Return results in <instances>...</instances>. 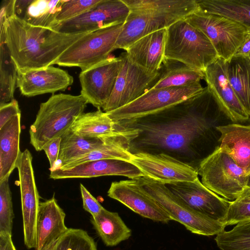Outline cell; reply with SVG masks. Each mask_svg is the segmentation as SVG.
I'll return each mask as SVG.
<instances>
[{
  "label": "cell",
  "mask_w": 250,
  "mask_h": 250,
  "mask_svg": "<svg viewBox=\"0 0 250 250\" xmlns=\"http://www.w3.org/2000/svg\"><path fill=\"white\" fill-rule=\"evenodd\" d=\"M62 0H33L22 19L35 25L51 27L60 10Z\"/></svg>",
  "instance_id": "cell-33"
},
{
  "label": "cell",
  "mask_w": 250,
  "mask_h": 250,
  "mask_svg": "<svg viewBox=\"0 0 250 250\" xmlns=\"http://www.w3.org/2000/svg\"><path fill=\"white\" fill-rule=\"evenodd\" d=\"M61 137L60 149L57 161L59 163L55 168H62L70 162L97 149L104 143L101 137L91 139L83 138L74 133L70 128Z\"/></svg>",
  "instance_id": "cell-31"
},
{
  "label": "cell",
  "mask_w": 250,
  "mask_h": 250,
  "mask_svg": "<svg viewBox=\"0 0 250 250\" xmlns=\"http://www.w3.org/2000/svg\"><path fill=\"white\" fill-rule=\"evenodd\" d=\"M46 250H98L94 239L80 229L68 228Z\"/></svg>",
  "instance_id": "cell-35"
},
{
  "label": "cell",
  "mask_w": 250,
  "mask_h": 250,
  "mask_svg": "<svg viewBox=\"0 0 250 250\" xmlns=\"http://www.w3.org/2000/svg\"><path fill=\"white\" fill-rule=\"evenodd\" d=\"M21 114L0 128V181L9 177L22 152L20 148Z\"/></svg>",
  "instance_id": "cell-25"
},
{
  "label": "cell",
  "mask_w": 250,
  "mask_h": 250,
  "mask_svg": "<svg viewBox=\"0 0 250 250\" xmlns=\"http://www.w3.org/2000/svg\"><path fill=\"white\" fill-rule=\"evenodd\" d=\"M120 57L109 56L103 61L81 71V95L98 109H103L113 91L120 66Z\"/></svg>",
  "instance_id": "cell-14"
},
{
  "label": "cell",
  "mask_w": 250,
  "mask_h": 250,
  "mask_svg": "<svg viewBox=\"0 0 250 250\" xmlns=\"http://www.w3.org/2000/svg\"><path fill=\"white\" fill-rule=\"evenodd\" d=\"M185 19L208 38L219 58L227 62L233 57L249 33L239 23L220 15L197 12Z\"/></svg>",
  "instance_id": "cell-9"
},
{
  "label": "cell",
  "mask_w": 250,
  "mask_h": 250,
  "mask_svg": "<svg viewBox=\"0 0 250 250\" xmlns=\"http://www.w3.org/2000/svg\"><path fill=\"white\" fill-rule=\"evenodd\" d=\"M32 1L33 0H15V11L16 15L20 18L21 17V16L22 15L23 18L28 7Z\"/></svg>",
  "instance_id": "cell-44"
},
{
  "label": "cell",
  "mask_w": 250,
  "mask_h": 250,
  "mask_svg": "<svg viewBox=\"0 0 250 250\" xmlns=\"http://www.w3.org/2000/svg\"><path fill=\"white\" fill-rule=\"evenodd\" d=\"M137 134L135 129L124 127L116 133L99 137L104 141L99 147L70 162L60 169H67L84 162L102 159H115L130 162L132 155L130 143Z\"/></svg>",
  "instance_id": "cell-21"
},
{
  "label": "cell",
  "mask_w": 250,
  "mask_h": 250,
  "mask_svg": "<svg viewBox=\"0 0 250 250\" xmlns=\"http://www.w3.org/2000/svg\"><path fill=\"white\" fill-rule=\"evenodd\" d=\"M203 89L200 83L187 86L151 89L129 104L106 113L115 122L135 119L185 101Z\"/></svg>",
  "instance_id": "cell-10"
},
{
  "label": "cell",
  "mask_w": 250,
  "mask_h": 250,
  "mask_svg": "<svg viewBox=\"0 0 250 250\" xmlns=\"http://www.w3.org/2000/svg\"><path fill=\"white\" fill-rule=\"evenodd\" d=\"M123 128L118 122L112 120L106 112L98 109L82 113L70 129L77 135L91 139L116 133Z\"/></svg>",
  "instance_id": "cell-26"
},
{
  "label": "cell",
  "mask_w": 250,
  "mask_h": 250,
  "mask_svg": "<svg viewBox=\"0 0 250 250\" xmlns=\"http://www.w3.org/2000/svg\"><path fill=\"white\" fill-rule=\"evenodd\" d=\"M67 71L51 66L35 69L17 70V87L26 97L64 91L73 83Z\"/></svg>",
  "instance_id": "cell-19"
},
{
  "label": "cell",
  "mask_w": 250,
  "mask_h": 250,
  "mask_svg": "<svg viewBox=\"0 0 250 250\" xmlns=\"http://www.w3.org/2000/svg\"><path fill=\"white\" fill-rule=\"evenodd\" d=\"M80 187L84 209L90 213L91 216L97 215L104 207L82 184H80Z\"/></svg>",
  "instance_id": "cell-39"
},
{
  "label": "cell",
  "mask_w": 250,
  "mask_h": 250,
  "mask_svg": "<svg viewBox=\"0 0 250 250\" xmlns=\"http://www.w3.org/2000/svg\"><path fill=\"white\" fill-rule=\"evenodd\" d=\"M224 114L207 86L196 95L162 110L117 122L137 131L130 143L131 153H164L197 170L212 152L213 123Z\"/></svg>",
  "instance_id": "cell-1"
},
{
  "label": "cell",
  "mask_w": 250,
  "mask_h": 250,
  "mask_svg": "<svg viewBox=\"0 0 250 250\" xmlns=\"http://www.w3.org/2000/svg\"><path fill=\"white\" fill-rule=\"evenodd\" d=\"M21 114L18 101L13 99L10 102L0 106V128L14 116Z\"/></svg>",
  "instance_id": "cell-41"
},
{
  "label": "cell",
  "mask_w": 250,
  "mask_h": 250,
  "mask_svg": "<svg viewBox=\"0 0 250 250\" xmlns=\"http://www.w3.org/2000/svg\"><path fill=\"white\" fill-rule=\"evenodd\" d=\"M220 134L219 148L229 155L249 175L250 174V125L232 123L216 126Z\"/></svg>",
  "instance_id": "cell-24"
},
{
  "label": "cell",
  "mask_w": 250,
  "mask_h": 250,
  "mask_svg": "<svg viewBox=\"0 0 250 250\" xmlns=\"http://www.w3.org/2000/svg\"><path fill=\"white\" fill-rule=\"evenodd\" d=\"M5 42L17 69L43 68L54 64L75 42L90 32L66 33L32 25L14 15L0 23Z\"/></svg>",
  "instance_id": "cell-2"
},
{
  "label": "cell",
  "mask_w": 250,
  "mask_h": 250,
  "mask_svg": "<svg viewBox=\"0 0 250 250\" xmlns=\"http://www.w3.org/2000/svg\"><path fill=\"white\" fill-rule=\"evenodd\" d=\"M124 24L104 26L87 33L67 48L54 64L83 71L103 61L115 50Z\"/></svg>",
  "instance_id": "cell-8"
},
{
  "label": "cell",
  "mask_w": 250,
  "mask_h": 250,
  "mask_svg": "<svg viewBox=\"0 0 250 250\" xmlns=\"http://www.w3.org/2000/svg\"><path fill=\"white\" fill-rule=\"evenodd\" d=\"M229 81L240 103L250 117V61L233 57L227 62Z\"/></svg>",
  "instance_id": "cell-30"
},
{
  "label": "cell",
  "mask_w": 250,
  "mask_h": 250,
  "mask_svg": "<svg viewBox=\"0 0 250 250\" xmlns=\"http://www.w3.org/2000/svg\"><path fill=\"white\" fill-rule=\"evenodd\" d=\"M0 106L14 99L17 69L3 42H0Z\"/></svg>",
  "instance_id": "cell-32"
},
{
  "label": "cell",
  "mask_w": 250,
  "mask_h": 250,
  "mask_svg": "<svg viewBox=\"0 0 250 250\" xmlns=\"http://www.w3.org/2000/svg\"><path fill=\"white\" fill-rule=\"evenodd\" d=\"M107 195L145 218L164 223L172 220L137 179L112 182Z\"/></svg>",
  "instance_id": "cell-17"
},
{
  "label": "cell",
  "mask_w": 250,
  "mask_h": 250,
  "mask_svg": "<svg viewBox=\"0 0 250 250\" xmlns=\"http://www.w3.org/2000/svg\"><path fill=\"white\" fill-rule=\"evenodd\" d=\"M65 213L53 197L40 202L37 223L35 250H46L68 229L64 224Z\"/></svg>",
  "instance_id": "cell-22"
},
{
  "label": "cell",
  "mask_w": 250,
  "mask_h": 250,
  "mask_svg": "<svg viewBox=\"0 0 250 250\" xmlns=\"http://www.w3.org/2000/svg\"><path fill=\"white\" fill-rule=\"evenodd\" d=\"M130 13L114 49L126 50L151 33L167 29L199 10L196 0H123Z\"/></svg>",
  "instance_id": "cell-3"
},
{
  "label": "cell",
  "mask_w": 250,
  "mask_h": 250,
  "mask_svg": "<svg viewBox=\"0 0 250 250\" xmlns=\"http://www.w3.org/2000/svg\"><path fill=\"white\" fill-rule=\"evenodd\" d=\"M167 29L145 36L126 50L130 61L150 72L160 70L164 59Z\"/></svg>",
  "instance_id": "cell-23"
},
{
  "label": "cell",
  "mask_w": 250,
  "mask_h": 250,
  "mask_svg": "<svg viewBox=\"0 0 250 250\" xmlns=\"http://www.w3.org/2000/svg\"><path fill=\"white\" fill-rule=\"evenodd\" d=\"M161 71L160 78L152 89L187 86L200 83L204 79L203 72L170 59L164 58Z\"/></svg>",
  "instance_id": "cell-28"
},
{
  "label": "cell",
  "mask_w": 250,
  "mask_h": 250,
  "mask_svg": "<svg viewBox=\"0 0 250 250\" xmlns=\"http://www.w3.org/2000/svg\"><path fill=\"white\" fill-rule=\"evenodd\" d=\"M16 168L21 195L24 242L27 249H35L40 202L32 166V156L28 149L21 152Z\"/></svg>",
  "instance_id": "cell-12"
},
{
  "label": "cell",
  "mask_w": 250,
  "mask_h": 250,
  "mask_svg": "<svg viewBox=\"0 0 250 250\" xmlns=\"http://www.w3.org/2000/svg\"><path fill=\"white\" fill-rule=\"evenodd\" d=\"M198 12L220 15L243 26L250 32V0H196Z\"/></svg>",
  "instance_id": "cell-29"
},
{
  "label": "cell",
  "mask_w": 250,
  "mask_h": 250,
  "mask_svg": "<svg viewBox=\"0 0 250 250\" xmlns=\"http://www.w3.org/2000/svg\"><path fill=\"white\" fill-rule=\"evenodd\" d=\"M239 198L250 201V188L247 187Z\"/></svg>",
  "instance_id": "cell-45"
},
{
  "label": "cell",
  "mask_w": 250,
  "mask_h": 250,
  "mask_svg": "<svg viewBox=\"0 0 250 250\" xmlns=\"http://www.w3.org/2000/svg\"><path fill=\"white\" fill-rule=\"evenodd\" d=\"M100 1L62 0L60 10L56 16L54 23L66 21L78 17L91 9Z\"/></svg>",
  "instance_id": "cell-37"
},
{
  "label": "cell",
  "mask_w": 250,
  "mask_h": 250,
  "mask_svg": "<svg viewBox=\"0 0 250 250\" xmlns=\"http://www.w3.org/2000/svg\"><path fill=\"white\" fill-rule=\"evenodd\" d=\"M0 250H16L12 239V234H0Z\"/></svg>",
  "instance_id": "cell-43"
},
{
  "label": "cell",
  "mask_w": 250,
  "mask_h": 250,
  "mask_svg": "<svg viewBox=\"0 0 250 250\" xmlns=\"http://www.w3.org/2000/svg\"><path fill=\"white\" fill-rule=\"evenodd\" d=\"M166 185L189 208L220 222L225 216L231 203L206 187L199 178L192 182Z\"/></svg>",
  "instance_id": "cell-16"
},
{
  "label": "cell",
  "mask_w": 250,
  "mask_h": 250,
  "mask_svg": "<svg viewBox=\"0 0 250 250\" xmlns=\"http://www.w3.org/2000/svg\"><path fill=\"white\" fill-rule=\"evenodd\" d=\"M250 55V32L238 48L233 57L248 58Z\"/></svg>",
  "instance_id": "cell-42"
},
{
  "label": "cell",
  "mask_w": 250,
  "mask_h": 250,
  "mask_svg": "<svg viewBox=\"0 0 250 250\" xmlns=\"http://www.w3.org/2000/svg\"><path fill=\"white\" fill-rule=\"evenodd\" d=\"M197 170L206 187L229 201L239 198L247 187L249 175L219 146L202 160Z\"/></svg>",
  "instance_id": "cell-6"
},
{
  "label": "cell",
  "mask_w": 250,
  "mask_h": 250,
  "mask_svg": "<svg viewBox=\"0 0 250 250\" xmlns=\"http://www.w3.org/2000/svg\"><path fill=\"white\" fill-rule=\"evenodd\" d=\"M215 241L221 250H250V221L224 230L216 235Z\"/></svg>",
  "instance_id": "cell-34"
},
{
  "label": "cell",
  "mask_w": 250,
  "mask_h": 250,
  "mask_svg": "<svg viewBox=\"0 0 250 250\" xmlns=\"http://www.w3.org/2000/svg\"><path fill=\"white\" fill-rule=\"evenodd\" d=\"M129 13L128 7L123 0H101L83 14L54 23L51 28L66 33L88 32L105 26L124 23Z\"/></svg>",
  "instance_id": "cell-13"
},
{
  "label": "cell",
  "mask_w": 250,
  "mask_h": 250,
  "mask_svg": "<svg viewBox=\"0 0 250 250\" xmlns=\"http://www.w3.org/2000/svg\"><path fill=\"white\" fill-rule=\"evenodd\" d=\"M250 221V201L238 198L231 201L226 214L221 221L226 226Z\"/></svg>",
  "instance_id": "cell-38"
},
{
  "label": "cell",
  "mask_w": 250,
  "mask_h": 250,
  "mask_svg": "<svg viewBox=\"0 0 250 250\" xmlns=\"http://www.w3.org/2000/svg\"><path fill=\"white\" fill-rule=\"evenodd\" d=\"M137 179L148 193L169 215L172 220L183 225L192 233L213 236L225 230L226 226L224 224L189 208L165 184L146 176Z\"/></svg>",
  "instance_id": "cell-7"
},
{
  "label": "cell",
  "mask_w": 250,
  "mask_h": 250,
  "mask_svg": "<svg viewBox=\"0 0 250 250\" xmlns=\"http://www.w3.org/2000/svg\"><path fill=\"white\" fill-rule=\"evenodd\" d=\"M90 222L98 235L106 246H116L128 239L131 235V229L125 225L119 214L104 208Z\"/></svg>",
  "instance_id": "cell-27"
},
{
  "label": "cell",
  "mask_w": 250,
  "mask_h": 250,
  "mask_svg": "<svg viewBox=\"0 0 250 250\" xmlns=\"http://www.w3.org/2000/svg\"><path fill=\"white\" fill-rule=\"evenodd\" d=\"M247 187L250 188V174L249 175V176H248Z\"/></svg>",
  "instance_id": "cell-46"
},
{
  "label": "cell",
  "mask_w": 250,
  "mask_h": 250,
  "mask_svg": "<svg viewBox=\"0 0 250 250\" xmlns=\"http://www.w3.org/2000/svg\"><path fill=\"white\" fill-rule=\"evenodd\" d=\"M120 66L113 91L103 110L108 112L136 100L159 81L161 71L150 72L133 63L126 52L119 56Z\"/></svg>",
  "instance_id": "cell-11"
},
{
  "label": "cell",
  "mask_w": 250,
  "mask_h": 250,
  "mask_svg": "<svg viewBox=\"0 0 250 250\" xmlns=\"http://www.w3.org/2000/svg\"><path fill=\"white\" fill-rule=\"evenodd\" d=\"M130 162L139 168L144 176L165 185L192 182L198 178L196 169L164 153H132Z\"/></svg>",
  "instance_id": "cell-15"
},
{
  "label": "cell",
  "mask_w": 250,
  "mask_h": 250,
  "mask_svg": "<svg viewBox=\"0 0 250 250\" xmlns=\"http://www.w3.org/2000/svg\"><path fill=\"white\" fill-rule=\"evenodd\" d=\"M88 104L81 94L52 95L41 104L36 119L29 128L30 143L36 151L70 128Z\"/></svg>",
  "instance_id": "cell-4"
},
{
  "label": "cell",
  "mask_w": 250,
  "mask_h": 250,
  "mask_svg": "<svg viewBox=\"0 0 250 250\" xmlns=\"http://www.w3.org/2000/svg\"><path fill=\"white\" fill-rule=\"evenodd\" d=\"M204 74L208 86L229 119L237 123L246 121L250 118L229 81L227 62L218 58L207 67Z\"/></svg>",
  "instance_id": "cell-18"
},
{
  "label": "cell",
  "mask_w": 250,
  "mask_h": 250,
  "mask_svg": "<svg viewBox=\"0 0 250 250\" xmlns=\"http://www.w3.org/2000/svg\"><path fill=\"white\" fill-rule=\"evenodd\" d=\"M61 137H58L47 143L42 147L49 162L50 170L56 167L60 152Z\"/></svg>",
  "instance_id": "cell-40"
},
{
  "label": "cell",
  "mask_w": 250,
  "mask_h": 250,
  "mask_svg": "<svg viewBox=\"0 0 250 250\" xmlns=\"http://www.w3.org/2000/svg\"><path fill=\"white\" fill-rule=\"evenodd\" d=\"M9 177L0 181V234H12L14 217Z\"/></svg>",
  "instance_id": "cell-36"
},
{
  "label": "cell",
  "mask_w": 250,
  "mask_h": 250,
  "mask_svg": "<svg viewBox=\"0 0 250 250\" xmlns=\"http://www.w3.org/2000/svg\"><path fill=\"white\" fill-rule=\"evenodd\" d=\"M218 58L208 38L185 19L167 29L165 59L179 61L204 72Z\"/></svg>",
  "instance_id": "cell-5"
},
{
  "label": "cell",
  "mask_w": 250,
  "mask_h": 250,
  "mask_svg": "<svg viewBox=\"0 0 250 250\" xmlns=\"http://www.w3.org/2000/svg\"><path fill=\"white\" fill-rule=\"evenodd\" d=\"M248 58H249V60H250V55H249V56Z\"/></svg>",
  "instance_id": "cell-47"
},
{
  "label": "cell",
  "mask_w": 250,
  "mask_h": 250,
  "mask_svg": "<svg viewBox=\"0 0 250 250\" xmlns=\"http://www.w3.org/2000/svg\"><path fill=\"white\" fill-rule=\"evenodd\" d=\"M123 176L130 179L144 176L141 170L130 162L115 159L88 161L74 167L50 171L53 179L89 178L103 176Z\"/></svg>",
  "instance_id": "cell-20"
}]
</instances>
